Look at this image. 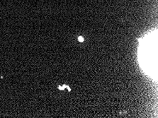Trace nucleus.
<instances>
[{"label":"nucleus","mask_w":158,"mask_h":118,"mask_svg":"<svg viewBox=\"0 0 158 118\" xmlns=\"http://www.w3.org/2000/svg\"><path fill=\"white\" fill-rule=\"evenodd\" d=\"M78 40H79V41H80V42H83L84 41V38L82 37H79Z\"/></svg>","instance_id":"nucleus-1"}]
</instances>
